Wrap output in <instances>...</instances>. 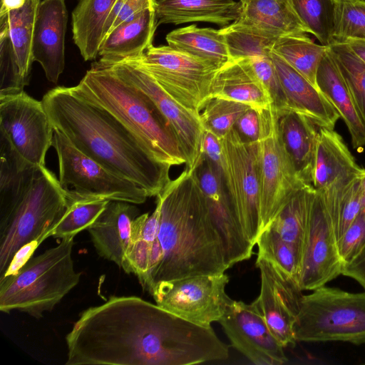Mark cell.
<instances>
[{"mask_svg": "<svg viewBox=\"0 0 365 365\" xmlns=\"http://www.w3.org/2000/svg\"><path fill=\"white\" fill-rule=\"evenodd\" d=\"M225 273L194 275L163 281L151 289L156 304L194 324L210 327L225 314L232 301L226 294Z\"/></svg>", "mask_w": 365, "mask_h": 365, "instance_id": "cell-12", "label": "cell"}, {"mask_svg": "<svg viewBox=\"0 0 365 365\" xmlns=\"http://www.w3.org/2000/svg\"><path fill=\"white\" fill-rule=\"evenodd\" d=\"M126 61L143 68L169 96L198 113L211 97L212 83L220 68L168 45H152L140 57Z\"/></svg>", "mask_w": 365, "mask_h": 365, "instance_id": "cell-8", "label": "cell"}, {"mask_svg": "<svg viewBox=\"0 0 365 365\" xmlns=\"http://www.w3.org/2000/svg\"><path fill=\"white\" fill-rule=\"evenodd\" d=\"M108 66L119 77L140 89L152 101L180 144L186 160L185 169L194 171L202 156L205 128L200 113L173 98L136 63L124 61Z\"/></svg>", "mask_w": 365, "mask_h": 365, "instance_id": "cell-13", "label": "cell"}, {"mask_svg": "<svg viewBox=\"0 0 365 365\" xmlns=\"http://www.w3.org/2000/svg\"><path fill=\"white\" fill-rule=\"evenodd\" d=\"M68 197L66 212L52 232L51 237L58 239L74 238L87 230L99 217L110 200L83 197L65 190Z\"/></svg>", "mask_w": 365, "mask_h": 365, "instance_id": "cell-36", "label": "cell"}, {"mask_svg": "<svg viewBox=\"0 0 365 365\" xmlns=\"http://www.w3.org/2000/svg\"><path fill=\"white\" fill-rule=\"evenodd\" d=\"M294 333L297 341L365 344V291L324 285L303 295Z\"/></svg>", "mask_w": 365, "mask_h": 365, "instance_id": "cell-7", "label": "cell"}, {"mask_svg": "<svg viewBox=\"0 0 365 365\" xmlns=\"http://www.w3.org/2000/svg\"><path fill=\"white\" fill-rule=\"evenodd\" d=\"M155 9L124 21L103 38L98 51L100 63L114 64L140 57L150 46L157 29Z\"/></svg>", "mask_w": 365, "mask_h": 365, "instance_id": "cell-23", "label": "cell"}, {"mask_svg": "<svg viewBox=\"0 0 365 365\" xmlns=\"http://www.w3.org/2000/svg\"><path fill=\"white\" fill-rule=\"evenodd\" d=\"M69 88L118 120L155 160L170 166L185 164L178 141L155 104L110 66L95 62L80 82Z\"/></svg>", "mask_w": 365, "mask_h": 365, "instance_id": "cell-4", "label": "cell"}, {"mask_svg": "<svg viewBox=\"0 0 365 365\" xmlns=\"http://www.w3.org/2000/svg\"><path fill=\"white\" fill-rule=\"evenodd\" d=\"M235 127L246 139L252 141H257L259 135L258 112L252 108H250L240 117Z\"/></svg>", "mask_w": 365, "mask_h": 365, "instance_id": "cell-46", "label": "cell"}, {"mask_svg": "<svg viewBox=\"0 0 365 365\" xmlns=\"http://www.w3.org/2000/svg\"><path fill=\"white\" fill-rule=\"evenodd\" d=\"M365 245V206L337 241V249L344 264L354 259Z\"/></svg>", "mask_w": 365, "mask_h": 365, "instance_id": "cell-44", "label": "cell"}, {"mask_svg": "<svg viewBox=\"0 0 365 365\" xmlns=\"http://www.w3.org/2000/svg\"><path fill=\"white\" fill-rule=\"evenodd\" d=\"M341 274L354 279L365 289V245L354 259L342 265Z\"/></svg>", "mask_w": 365, "mask_h": 365, "instance_id": "cell-48", "label": "cell"}, {"mask_svg": "<svg viewBox=\"0 0 365 365\" xmlns=\"http://www.w3.org/2000/svg\"><path fill=\"white\" fill-rule=\"evenodd\" d=\"M41 1L26 0L21 8L0 16L1 92H21L29 84L34 28Z\"/></svg>", "mask_w": 365, "mask_h": 365, "instance_id": "cell-15", "label": "cell"}, {"mask_svg": "<svg viewBox=\"0 0 365 365\" xmlns=\"http://www.w3.org/2000/svg\"><path fill=\"white\" fill-rule=\"evenodd\" d=\"M26 0H1L0 16L4 15L11 10L21 8Z\"/></svg>", "mask_w": 365, "mask_h": 365, "instance_id": "cell-50", "label": "cell"}, {"mask_svg": "<svg viewBox=\"0 0 365 365\" xmlns=\"http://www.w3.org/2000/svg\"><path fill=\"white\" fill-rule=\"evenodd\" d=\"M316 85L346 125L353 147L357 150L363 149L365 146V122L327 48L317 68Z\"/></svg>", "mask_w": 365, "mask_h": 365, "instance_id": "cell-25", "label": "cell"}, {"mask_svg": "<svg viewBox=\"0 0 365 365\" xmlns=\"http://www.w3.org/2000/svg\"><path fill=\"white\" fill-rule=\"evenodd\" d=\"M250 108V106L242 103L210 97L200 114L205 129L210 130L221 138Z\"/></svg>", "mask_w": 365, "mask_h": 365, "instance_id": "cell-41", "label": "cell"}, {"mask_svg": "<svg viewBox=\"0 0 365 365\" xmlns=\"http://www.w3.org/2000/svg\"><path fill=\"white\" fill-rule=\"evenodd\" d=\"M360 182H361L362 203H363V206H365V169L364 170L362 174L361 175Z\"/></svg>", "mask_w": 365, "mask_h": 365, "instance_id": "cell-51", "label": "cell"}, {"mask_svg": "<svg viewBox=\"0 0 365 365\" xmlns=\"http://www.w3.org/2000/svg\"><path fill=\"white\" fill-rule=\"evenodd\" d=\"M232 346L257 365L287 361L284 346L270 331L256 304L232 300L218 321Z\"/></svg>", "mask_w": 365, "mask_h": 365, "instance_id": "cell-19", "label": "cell"}, {"mask_svg": "<svg viewBox=\"0 0 365 365\" xmlns=\"http://www.w3.org/2000/svg\"><path fill=\"white\" fill-rule=\"evenodd\" d=\"M258 78L269 91L273 106L277 113L289 110L286 98L282 91L277 73L271 56H258L247 58Z\"/></svg>", "mask_w": 365, "mask_h": 365, "instance_id": "cell-43", "label": "cell"}, {"mask_svg": "<svg viewBox=\"0 0 365 365\" xmlns=\"http://www.w3.org/2000/svg\"><path fill=\"white\" fill-rule=\"evenodd\" d=\"M220 139L231 202L245 235L255 245L262 232L258 141L246 139L235 126Z\"/></svg>", "mask_w": 365, "mask_h": 365, "instance_id": "cell-10", "label": "cell"}, {"mask_svg": "<svg viewBox=\"0 0 365 365\" xmlns=\"http://www.w3.org/2000/svg\"><path fill=\"white\" fill-rule=\"evenodd\" d=\"M134 205L110 200L103 212L87 229L98 255L123 270L130 242L132 223L139 215V210Z\"/></svg>", "mask_w": 365, "mask_h": 365, "instance_id": "cell-22", "label": "cell"}, {"mask_svg": "<svg viewBox=\"0 0 365 365\" xmlns=\"http://www.w3.org/2000/svg\"><path fill=\"white\" fill-rule=\"evenodd\" d=\"M67 21L65 0L40 1L34 28L32 58L53 83L58 82L64 69Z\"/></svg>", "mask_w": 365, "mask_h": 365, "instance_id": "cell-20", "label": "cell"}, {"mask_svg": "<svg viewBox=\"0 0 365 365\" xmlns=\"http://www.w3.org/2000/svg\"><path fill=\"white\" fill-rule=\"evenodd\" d=\"M157 24L210 22L222 27L241 16V2L235 0H156Z\"/></svg>", "mask_w": 365, "mask_h": 365, "instance_id": "cell-27", "label": "cell"}, {"mask_svg": "<svg viewBox=\"0 0 365 365\" xmlns=\"http://www.w3.org/2000/svg\"><path fill=\"white\" fill-rule=\"evenodd\" d=\"M155 3L156 0H117L106 23L103 38L121 23L135 18L146 9H155Z\"/></svg>", "mask_w": 365, "mask_h": 365, "instance_id": "cell-45", "label": "cell"}, {"mask_svg": "<svg viewBox=\"0 0 365 365\" xmlns=\"http://www.w3.org/2000/svg\"><path fill=\"white\" fill-rule=\"evenodd\" d=\"M358 1L365 2V0H358Z\"/></svg>", "mask_w": 365, "mask_h": 365, "instance_id": "cell-52", "label": "cell"}, {"mask_svg": "<svg viewBox=\"0 0 365 365\" xmlns=\"http://www.w3.org/2000/svg\"><path fill=\"white\" fill-rule=\"evenodd\" d=\"M364 170L357 165L343 139L334 129L319 127L312 180L317 191L359 177Z\"/></svg>", "mask_w": 365, "mask_h": 365, "instance_id": "cell-24", "label": "cell"}, {"mask_svg": "<svg viewBox=\"0 0 365 365\" xmlns=\"http://www.w3.org/2000/svg\"><path fill=\"white\" fill-rule=\"evenodd\" d=\"M73 245L74 238L62 239L0 279V310L19 311L37 319L51 311L80 282L72 258Z\"/></svg>", "mask_w": 365, "mask_h": 365, "instance_id": "cell-6", "label": "cell"}, {"mask_svg": "<svg viewBox=\"0 0 365 365\" xmlns=\"http://www.w3.org/2000/svg\"><path fill=\"white\" fill-rule=\"evenodd\" d=\"M53 129L52 146L58 159V180L64 190L83 197L135 205L145 202L148 195L145 190L112 173L75 147L60 130Z\"/></svg>", "mask_w": 365, "mask_h": 365, "instance_id": "cell-11", "label": "cell"}, {"mask_svg": "<svg viewBox=\"0 0 365 365\" xmlns=\"http://www.w3.org/2000/svg\"><path fill=\"white\" fill-rule=\"evenodd\" d=\"M68 207L66 191L46 166L22 196L0 210V278L15 272L49 237Z\"/></svg>", "mask_w": 365, "mask_h": 365, "instance_id": "cell-5", "label": "cell"}, {"mask_svg": "<svg viewBox=\"0 0 365 365\" xmlns=\"http://www.w3.org/2000/svg\"><path fill=\"white\" fill-rule=\"evenodd\" d=\"M194 173L220 237L228 267L250 259L255 245L247 238L235 213L222 170L202 154Z\"/></svg>", "mask_w": 365, "mask_h": 365, "instance_id": "cell-17", "label": "cell"}, {"mask_svg": "<svg viewBox=\"0 0 365 365\" xmlns=\"http://www.w3.org/2000/svg\"><path fill=\"white\" fill-rule=\"evenodd\" d=\"M258 115L259 215L262 231L289 197L305 185L299 180L284 146L275 108L272 104L258 112Z\"/></svg>", "mask_w": 365, "mask_h": 365, "instance_id": "cell-9", "label": "cell"}, {"mask_svg": "<svg viewBox=\"0 0 365 365\" xmlns=\"http://www.w3.org/2000/svg\"><path fill=\"white\" fill-rule=\"evenodd\" d=\"M165 39L170 47L211 62L220 68L232 61L220 29L200 28L192 24L169 32Z\"/></svg>", "mask_w": 365, "mask_h": 365, "instance_id": "cell-31", "label": "cell"}, {"mask_svg": "<svg viewBox=\"0 0 365 365\" xmlns=\"http://www.w3.org/2000/svg\"><path fill=\"white\" fill-rule=\"evenodd\" d=\"M256 244L257 258L271 262L299 284L301 255L293 246L269 227L262 231Z\"/></svg>", "mask_w": 365, "mask_h": 365, "instance_id": "cell-40", "label": "cell"}, {"mask_svg": "<svg viewBox=\"0 0 365 365\" xmlns=\"http://www.w3.org/2000/svg\"><path fill=\"white\" fill-rule=\"evenodd\" d=\"M326 50L327 46L315 43L306 34L280 36L272 49L316 86L317 68Z\"/></svg>", "mask_w": 365, "mask_h": 365, "instance_id": "cell-35", "label": "cell"}, {"mask_svg": "<svg viewBox=\"0 0 365 365\" xmlns=\"http://www.w3.org/2000/svg\"><path fill=\"white\" fill-rule=\"evenodd\" d=\"M117 0H79L71 14L73 40L85 61L95 59Z\"/></svg>", "mask_w": 365, "mask_h": 365, "instance_id": "cell-30", "label": "cell"}, {"mask_svg": "<svg viewBox=\"0 0 365 365\" xmlns=\"http://www.w3.org/2000/svg\"><path fill=\"white\" fill-rule=\"evenodd\" d=\"M38 167L24 160L8 140L0 135V210L22 196Z\"/></svg>", "mask_w": 365, "mask_h": 365, "instance_id": "cell-33", "label": "cell"}, {"mask_svg": "<svg viewBox=\"0 0 365 365\" xmlns=\"http://www.w3.org/2000/svg\"><path fill=\"white\" fill-rule=\"evenodd\" d=\"M261 288L253 302L270 331L284 346H294V325L303 296L297 282L271 262L257 258Z\"/></svg>", "mask_w": 365, "mask_h": 365, "instance_id": "cell-18", "label": "cell"}, {"mask_svg": "<svg viewBox=\"0 0 365 365\" xmlns=\"http://www.w3.org/2000/svg\"><path fill=\"white\" fill-rule=\"evenodd\" d=\"M360 176L319 192L338 241L363 207Z\"/></svg>", "mask_w": 365, "mask_h": 365, "instance_id": "cell-34", "label": "cell"}, {"mask_svg": "<svg viewBox=\"0 0 365 365\" xmlns=\"http://www.w3.org/2000/svg\"><path fill=\"white\" fill-rule=\"evenodd\" d=\"M53 133L42 101L24 91L0 95V135L24 160L36 166H45Z\"/></svg>", "mask_w": 365, "mask_h": 365, "instance_id": "cell-14", "label": "cell"}, {"mask_svg": "<svg viewBox=\"0 0 365 365\" xmlns=\"http://www.w3.org/2000/svg\"><path fill=\"white\" fill-rule=\"evenodd\" d=\"M202 154L222 170L223 155L220 139L210 130L205 129Z\"/></svg>", "mask_w": 365, "mask_h": 365, "instance_id": "cell-47", "label": "cell"}, {"mask_svg": "<svg viewBox=\"0 0 365 365\" xmlns=\"http://www.w3.org/2000/svg\"><path fill=\"white\" fill-rule=\"evenodd\" d=\"M281 135L299 180L312 185L319 126L292 110L279 115Z\"/></svg>", "mask_w": 365, "mask_h": 365, "instance_id": "cell-28", "label": "cell"}, {"mask_svg": "<svg viewBox=\"0 0 365 365\" xmlns=\"http://www.w3.org/2000/svg\"><path fill=\"white\" fill-rule=\"evenodd\" d=\"M240 1H242V0H239Z\"/></svg>", "mask_w": 365, "mask_h": 365, "instance_id": "cell-53", "label": "cell"}, {"mask_svg": "<svg viewBox=\"0 0 365 365\" xmlns=\"http://www.w3.org/2000/svg\"><path fill=\"white\" fill-rule=\"evenodd\" d=\"M270 56L288 110L307 116L319 127L334 129L340 115L320 90L273 51Z\"/></svg>", "mask_w": 365, "mask_h": 365, "instance_id": "cell-21", "label": "cell"}, {"mask_svg": "<svg viewBox=\"0 0 365 365\" xmlns=\"http://www.w3.org/2000/svg\"><path fill=\"white\" fill-rule=\"evenodd\" d=\"M211 97L242 103L257 112L273 104L269 91L247 58L232 60L220 68L212 83Z\"/></svg>", "mask_w": 365, "mask_h": 365, "instance_id": "cell-26", "label": "cell"}, {"mask_svg": "<svg viewBox=\"0 0 365 365\" xmlns=\"http://www.w3.org/2000/svg\"><path fill=\"white\" fill-rule=\"evenodd\" d=\"M220 30L232 60L269 55L278 38L238 20Z\"/></svg>", "mask_w": 365, "mask_h": 365, "instance_id": "cell-37", "label": "cell"}, {"mask_svg": "<svg viewBox=\"0 0 365 365\" xmlns=\"http://www.w3.org/2000/svg\"><path fill=\"white\" fill-rule=\"evenodd\" d=\"M161 203L158 240L163 256L147 290L160 282L229 269L222 244L194 171L185 169L157 196Z\"/></svg>", "mask_w": 365, "mask_h": 365, "instance_id": "cell-3", "label": "cell"}, {"mask_svg": "<svg viewBox=\"0 0 365 365\" xmlns=\"http://www.w3.org/2000/svg\"><path fill=\"white\" fill-rule=\"evenodd\" d=\"M344 43L365 63V40L349 39Z\"/></svg>", "mask_w": 365, "mask_h": 365, "instance_id": "cell-49", "label": "cell"}, {"mask_svg": "<svg viewBox=\"0 0 365 365\" xmlns=\"http://www.w3.org/2000/svg\"><path fill=\"white\" fill-rule=\"evenodd\" d=\"M53 128L82 153L115 175L157 196L170 181L168 165L155 160L137 139L104 110L57 86L42 98Z\"/></svg>", "mask_w": 365, "mask_h": 365, "instance_id": "cell-2", "label": "cell"}, {"mask_svg": "<svg viewBox=\"0 0 365 365\" xmlns=\"http://www.w3.org/2000/svg\"><path fill=\"white\" fill-rule=\"evenodd\" d=\"M365 122V63L345 43L327 46Z\"/></svg>", "mask_w": 365, "mask_h": 365, "instance_id": "cell-39", "label": "cell"}, {"mask_svg": "<svg viewBox=\"0 0 365 365\" xmlns=\"http://www.w3.org/2000/svg\"><path fill=\"white\" fill-rule=\"evenodd\" d=\"M365 40V2L336 0L334 42Z\"/></svg>", "mask_w": 365, "mask_h": 365, "instance_id": "cell-42", "label": "cell"}, {"mask_svg": "<svg viewBox=\"0 0 365 365\" xmlns=\"http://www.w3.org/2000/svg\"><path fill=\"white\" fill-rule=\"evenodd\" d=\"M66 365H190L208 361L214 333L135 296L83 311L66 336Z\"/></svg>", "mask_w": 365, "mask_h": 365, "instance_id": "cell-1", "label": "cell"}, {"mask_svg": "<svg viewBox=\"0 0 365 365\" xmlns=\"http://www.w3.org/2000/svg\"><path fill=\"white\" fill-rule=\"evenodd\" d=\"M240 22L277 38L306 34V27L294 11L289 0H242Z\"/></svg>", "mask_w": 365, "mask_h": 365, "instance_id": "cell-29", "label": "cell"}, {"mask_svg": "<svg viewBox=\"0 0 365 365\" xmlns=\"http://www.w3.org/2000/svg\"><path fill=\"white\" fill-rule=\"evenodd\" d=\"M314 193L311 185L299 188L267 227L277 232L301 256Z\"/></svg>", "mask_w": 365, "mask_h": 365, "instance_id": "cell-32", "label": "cell"}, {"mask_svg": "<svg viewBox=\"0 0 365 365\" xmlns=\"http://www.w3.org/2000/svg\"><path fill=\"white\" fill-rule=\"evenodd\" d=\"M342 265L322 195L315 190L302 251L299 287L313 291L324 286L341 274Z\"/></svg>", "mask_w": 365, "mask_h": 365, "instance_id": "cell-16", "label": "cell"}, {"mask_svg": "<svg viewBox=\"0 0 365 365\" xmlns=\"http://www.w3.org/2000/svg\"><path fill=\"white\" fill-rule=\"evenodd\" d=\"M296 15L322 45L334 42L336 0H289Z\"/></svg>", "mask_w": 365, "mask_h": 365, "instance_id": "cell-38", "label": "cell"}]
</instances>
